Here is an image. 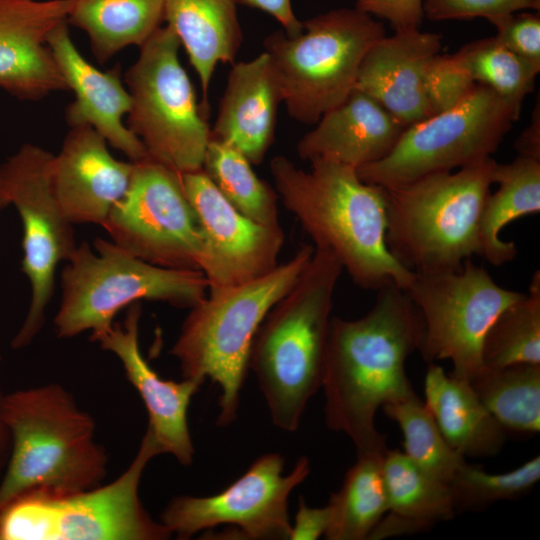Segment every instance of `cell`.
<instances>
[{
    "label": "cell",
    "instance_id": "obj_44",
    "mask_svg": "<svg viewBox=\"0 0 540 540\" xmlns=\"http://www.w3.org/2000/svg\"><path fill=\"white\" fill-rule=\"evenodd\" d=\"M6 207L7 205L0 199V212Z\"/></svg>",
    "mask_w": 540,
    "mask_h": 540
},
{
    "label": "cell",
    "instance_id": "obj_17",
    "mask_svg": "<svg viewBox=\"0 0 540 540\" xmlns=\"http://www.w3.org/2000/svg\"><path fill=\"white\" fill-rule=\"evenodd\" d=\"M141 303L128 307L125 319L108 330L91 335V340L113 353L121 362L127 380L140 395L148 413L147 430L161 453L174 456L184 466L193 462L187 411L193 395L202 385L193 379L165 380L143 357L139 346Z\"/></svg>",
    "mask_w": 540,
    "mask_h": 540
},
{
    "label": "cell",
    "instance_id": "obj_41",
    "mask_svg": "<svg viewBox=\"0 0 540 540\" xmlns=\"http://www.w3.org/2000/svg\"><path fill=\"white\" fill-rule=\"evenodd\" d=\"M236 2L271 15L289 36H296L304 29L303 22L294 14L291 0H236Z\"/></svg>",
    "mask_w": 540,
    "mask_h": 540
},
{
    "label": "cell",
    "instance_id": "obj_30",
    "mask_svg": "<svg viewBox=\"0 0 540 540\" xmlns=\"http://www.w3.org/2000/svg\"><path fill=\"white\" fill-rule=\"evenodd\" d=\"M469 384L506 432L540 431V364L482 367Z\"/></svg>",
    "mask_w": 540,
    "mask_h": 540
},
{
    "label": "cell",
    "instance_id": "obj_10",
    "mask_svg": "<svg viewBox=\"0 0 540 540\" xmlns=\"http://www.w3.org/2000/svg\"><path fill=\"white\" fill-rule=\"evenodd\" d=\"M180 41L168 25L141 47L124 82L131 97L126 125L148 157L179 174L202 169L211 129L179 60Z\"/></svg>",
    "mask_w": 540,
    "mask_h": 540
},
{
    "label": "cell",
    "instance_id": "obj_5",
    "mask_svg": "<svg viewBox=\"0 0 540 540\" xmlns=\"http://www.w3.org/2000/svg\"><path fill=\"white\" fill-rule=\"evenodd\" d=\"M313 252V246L304 244L266 275L208 290L189 309L170 354L179 362L183 378L201 384L210 379L219 386V426H227L237 417L251 346L261 323L296 283Z\"/></svg>",
    "mask_w": 540,
    "mask_h": 540
},
{
    "label": "cell",
    "instance_id": "obj_45",
    "mask_svg": "<svg viewBox=\"0 0 540 540\" xmlns=\"http://www.w3.org/2000/svg\"><path fill=\"white\" fill-rule=\"evenodd\" d=\"M2 474H3V471L0 470V480H1Z\"/></svg>",
    "mask_w": 540,
    "mask_h": 540
},
{
    "label": "cell",
    "instance_id": "obj_3",
    "mask_svg": "<svg viewBox=\"0 0 540 540\" xmlns=\"http://www.w3.org/2000/svg\"><path fill=\"white\" fill-rule=\"evenodd\" d=\"M343 272L328 250L315 248L293 287L270 309L251 346L256 376L272 423L298 429L321 388L333 297Z\"/></svg>",
    "mask_w": 540,
    "mask_h": 540
},
{
    "label": "cell",
    "instance_id": "obj_22",
    "mask_svg": "<svg viewBox=\"0 0 540 540\" xmlns=\"http://www.w3.org/2000/svg\"><path fill=\"white\" fill-rule=\"evenodd\" d=\"M405 129L381 104L354 88L299 140L297 153L309 162L329 160L357 169L384 158Z\"/></svg>",
    "mask_w": 540,
    "mask_h": 540
},
{
    "label": "cell",
    "instance_id": "obj_31",
    "mask_svg": "<svg viewBox=\"0 0 540 540\" xmlns=\"http://www.w3.org/2000/svg\"><path fill=\"white\" fill-rule=\"evenodd\" d=\"M202 169L240 213L265 226L281 227L276 190L257 176L252 164L237 149L210 138Z\"/></svg>",
    "mask_w": 540,
    "mask_h": 540
},
{
    "label": "cell",
    "instance_id": "obj_6",
    "mask_svg": "<svg viewBox=\"0 0 540 540\" xmlns=\"http://www.w3.org/2000/svg\"><path fill=\"white\" fill-rule=\"evenodd\" d=\"M495 164L490 158L456 172L383 187L392 255L414 272L458 270L480 256L479 221Z\"/></svg>",
    "mask_w": 540,
    "mask_h": 540
},
{
    "label": "cell",
    "instance_id": "obj_39",
    "mask_svg": "<svg viewBox=\"0 0 540 540\" xmlns=\"http://www.w3.org/2000/svg\"><path fill=\"white\" fill-rule=\"evenodd\" d=\"M424 0H355V8L389 22L394 31L420 29Z\"/></svg>",
    "mask_w": 540,
    "mask_h": 540
},
{
    "label": "cell",
    "instance_id": "obj_19",
    "mask_svg": "<svg viewBox=\"0 0 540 540\" xmlns=\"http://www.w3.org/2000/svg\"><path fill=\"white\" fill-rule=\"evenodd\" d=\"M134 162L116 159L106 140L89 126L70 127L50 180L56 200L74 224L103 225L131 182Z\"/></svg>",
    "mask_w": 540,
    "mask_h": 540
},
{
    "label": "cell",
    "instance_id": "obj_18",
    "mask_svg": "<svg viewBox=\"0 0 540 540\" xmlns=\"http://www.w3.org/2000/svg\"><path fill=\"white\" fill-rule=\"evenodd\" d=\"M72 0H0V89L22 101L67 91L47 37Z\"/></svg>",
    "mask_w": 540,
    "mask_h": 540
},
{
    "label": "cell",
    "instance_id": "obj_13",
    "mask_svg": "<svg viewBox=\"0 0 540 540\" xmlns=\"http://www.w3.org/2000/svg\"><path fill=\"white\" fill-rule=\"evenodd\" d=\"M53 154L31 143L23 144L0 164V199L17 210L23 228L22 272L31 286L26 317L11 347L28 346L41 330L55 287L60 262L76 250L73 224L62 212L50 180Z\"/></svg>",
    "mask_w": 540,
    "mask_h": 540
},
{
    "label": "cell",
    "instance_id": "obj_35",
    "mask_svg": "<svg viewBox=\"0 0 540 540\" xmlns=\"http://www.w3.org/2000/svg\"><path fill=\"white\" fill-rule=\"evenodd\" d=\"M540 479V456L504 473H490L466 462L449 483L456 513L476 511L527 494Z\"/></svg>",
    "mask_w": 540,
    "mask_h": 540
},
{
    "label": "cell",
    "instance_id": "obj_2",
    "mask_svg": "<svg viewBox=\"0 0 540 540\" xmlns=\"http://www.w3.org/2000/svg\"><path fill=\"white\" fill-rule=\"evenodd\" d=\"M310 163V170H303L285 156L271 160L284 207L314 247L330 251L356 285L379 290L395 284L404 290L414 271L388 249L384 188L361 180L355 167L329 160Z\"/></svg>",
    "mask_w": 540,
    "mask_h": 540
},
{
    "label": "cell",
    "instance_id": "obj_11",
    "mask_svg": "<svg viewBox=\"0 0 540 540\" xmlns=\"http://www.w3.org/2000/svg\"><path fill=\"white\" fill-rule=\"evenodd\" d=\"M519 117L492 89L476 84L454 106L408 126L384 158L357 173L366 183L390 188L482 163Z\"/></svg>",
    "mask_w": 540,
    "mask_h": 540
},
{
    "label": "cell",
    "instance_id": "obj_21",
    "mask_svg": "<svg viewBox=\"0 0 540 540\" xmlns=\"http://www.w3.org/2000/svg\"><path fill=\"white\" fill-rule=\"evenodd\" d=\"M441 48L442 36L438 33L407 29L385 35L364 56L355 88L376 100L407 128L432 116L426 72Z\"/></svg>",
    "mask_w": 540,
    "mask_h": 540
},
{
    "label": "cell",
    "instance_id": "obj_14",
    "mask_svg": "<svg viewBox=\"0 0 540 540\" xmlns=\"http://www.w3.org/2000/svg\"><path fill=\"white\" fill-rule=\"evenodd\" d=\"M102 227L113 243L143 261L200 270L204 240L181 175L150 157L134 162L128 190Z\"/></svg>",
    "mask_w": 540,
    "mask_h": 540
},
{
    "label": "cell",
    "instance_id": "obj_9",
    "mask_svg": "<svg viewBox=\"0 0 540 540\" xmlns=\"http://www.w3.org/2000/svg\"><path fill=\"white\" fill-rule=\"evenodd\" d=\"M303 27L296 36L273 32L263 46L289 115L313 125L355 88L364 56L386 30L381 21L356 8L322 13L304 21Z\"/></svg>",
    "mask_w": 540,
    "mask_h": 540
},
{
    "label": "cell",
    "instance_id": "obj_24",
    "mask_svg": "<svg viewBox=\"0 0 540 540\" xmlns=\"http://www.w3.org/2000/svg\"><path fill=\"white\" fill-rule=\"evenodd\" d=\"M236 0H164V20L199 77L201 110L209 115V86L219 63L233 62L242 43Z\"/></svg>",
    "mask_w": 540,
    "mask_h": 540
},
{
    "label": "cell",
    "instance_id": "obj_12",
    "mask_svg": "<svg viewBox=\"0 0 540 540\" xmlns=\"http://www.w3.org/2000/svg\"><path fill=\"white\" fill-rule=\"evenodd\" d=\"M422 322L423 360H449L451 375L470 381L483 367L484 337L497 316L523 293L498 285L466 260L458 270L414 272L404 289Z\"/></svg>",
    "mask_w": 540,
    "mask_h": 540
},
{
    "label": "cell",
    "instance_id": "obj_15",
    "mask_svg": "<svg viewBox=\"0 0 540 540\" xmlns=\"http://www.w3.org/2000/svg\"><path fill=\"white\" fill-rule=\"evenodd\" d=\"M279 453L258 457L232 484L205 497H174L161 514V522L178 539L200 531L229 525L220 539L290 540L288 499L310 473V462L302 456L293 470L283 474Z\"/></svg>",
    "mask_w": 540,
    "mask_h": 540
},
{
    "label": "cell",
    "instance_id": "obj_42",
    "mask_svg": "<svg viewBox=\"0 0 540 540\" xmlns=\"http://www.w3.org/2000/svg\"><path fill=\"white\" fill-rule=\"evenodd\" d=\"M518 155L540 159V109L539 101L533 111L530 125L522 132L515 142Z\"/></svg>",
    "mask_w": 540,
    "mask_h": 540
},
{
    "label": "cell",
    "instance_id": "obj_1",
    "mask_svg": "<svg viewBox=\"0 0 540 540\" xmlns=\"http://www.w3.org/2000/svg\"><path fill=\"white\" fill-rule=\"evenodd\" d=\"M378 291L364 316L332 317L325 352V422L347 435L357 455L386 452L376 413L414 392L405 362L422 336L420 315L405 291L395 284Z\"/></svg>",
    "mask_w": 540,
    "mask_h": 540
},
{
    "label": "cell",
    "instance_id": "obj_34",
    "mask_svg": "<svg viewBox=\"0 0 540 540\" xmlns=\"http://www.w3.org/2000/svg\"><path fill=\"white\" fill-rule=\"evenodd\" d=\"M453 56L473 83L489 87L521 113L540 68L510 51L495 36L470 42Z\"/></svg>",
    "mask_w": 540,
    "mask_h": 540
},
{
    "label": "cell",
    "instance_id": "obj_16",
    "mask_svg": "<svg viewBox=\"0 0 540 540\" xmlns=\"http://www.w3.org/2000/svg\"><path fill=\"white\" fill-rule=\"evenodd\" d=\"M180 175L203 235L200 271L208 290L258 279L278 266L284 244L282 227L265 226L240 213L203 169Z\"/></svg>",
    "mask_w": 540,
    "mask_h": 540
},
{
    "label": "cell",
    "instance_id": "obj_43",
    "mask_svg": "<svg viewBox=\"0 0 540 540\" xmlns=\"http://www.w3.org/2000/svg\"><path fill=\"white\" fill-rule=\"evenodd\" d=\"M1 363V356H0ZM4 397L0 384V470L4 471L11 452V436L4 415Z\"/></svg>",
    "mask_w": 540,
    "mask_h": 540
},
{
    "label": "cell",
    "instance_id": "obj_20",
    "mask_svg": "<svg viewBox=\"0 0 540 540\" xmlns=\"http://www.w3.org/2000/svg\"><path fill=\"white\" fill-rule=\"evenodd\" d=\"M47 44L74 94L65 110L68 126L93 128L130 161L148 157L142 142L123 121L130 111L131 97L123 85L120 65L102 71L91 64L75 46L67 19L53 28Z\"/></svg>",
    "mask_w": 540,
    "mask_h": 540
},
{
    "label": "cell",
    "instance_id": "obj_23",
    "mask_svg": "<svg viewBox=\"0 0 540 540\" xmlns=\"http://www.w3.org/2000/svg\"><path fill=\"white\" fill-rule=\"evenodd\" d=\"M282 102L280 83L265 51L249 61L234 64L211 138L231 145L252 165L261 164L274 141Z\"/></svg>",
    "mask_w": 540,
    "mask_h": 540
},
{
    "label": "cell",
    "instance_id": "obj_4",
    "mask_svg": "<svg viewBox=\"0 0 540 540\" xmlns=\"http://www.w3.org/2000/svg\"><path fill=\"white\" fill-rule=\"evenodd\" d=\"M11 452L0 480V508L27 493L65 494L101 485L108 456L95 422L59 384L4 397Z\"/></svg>",
    "mask_w": 540,
    "mask_h": 540
},
{
    "label": "cell",
    "instance_id": "obj_8",
    "mask_svg": "<svg viewBox=\"0 0 540 540\" xmlns=\"http://www.w3.org/2000/svg\"><path fill=\"white\" fill-rule=\"evenodd\" d=\"M161 450L149 430L128 468L106 485L65 494L27 493L0 508V540H165L144 509L139 486Z\"/></svg>",
    "mask_w": 540,
    "mask_h": 540
},
{
    "label": "cell",
    "instance_id": "obj_40",
    "mask_svg": "<svg viewBox=\"0 0 540 540\" xmlns=\"http://www.w3.org/2000/svg\"><path fill=\"white\" fill-rule=\"evenodd\" d=\"M330 522L329 509L309 507L300 497L294 524L291 525L290 540H316L325 536Z\"/></svg>",
    "mask_w": 540,
    "mask_h": 540
},
{
    "label": "cell",
    "instance_id": "obj_26",
    "mask_svg": "<svg viewBox=\"0 0 540 540\" xmlns=\"http://www.w3.org/2000/svg\"><path fill=\"white\" fill-rule=\"evenodd\" d=\"M382 470L388 511L368 540L424 532L456 515L449 485L425 472L403 451L387 449Z\"/></svg>",
    "mask_w": 540,
    "mask_h": 540
},
{
    "label": "cell",
    "instance_id": "obj_28",
    "mask_svg": "<svg viewBox=\"0 0 540 540\" xmlns=\"http://www.w3.org/2000/svg\"><path fill=\"white\" fill-rule=\"evenodd\" d=\"M163 21L164 0H72L67 16L87 34L101 64L128 46L140 48Z\"/></svg>",
    "mask_w": 540,
    "mask_h": 540
},
{
    "label": "cell",
    "instance_id": "obj_36",
    "mask_svg": "<svg viewBox=\"0 0 540 540\" xmlns=\"http://www.w3.org/2000/svg\"><path fill=\"white\" fill-rule=\"evenodd\" d=\"M540 10V0H424V17L431 21L484 18L489 22L514 12Z\"/></svg>",
    "mask_w": 540,
    "mask_h": 540
},
{
    "label": "cell",
    "instance_id": "obj_7",
    "mask_svg": "<svg viewBox=\"0 0 540 540\" xmlns=\"http://www.w3.org/2000/svg\"><path fill=\"white\" fill-rule=\"evenodd\" d=\"M200 270L170 269L143 261L111 240L78 244L61 273V299L54 318L60 338L112 327L125 307L142 300L177 308L199 303L208 293Z\"/></svg>",
    "mask_w": 540,
    "mask_h": 540
},
{
    "label": "cell",
    "instance_id": "obj_37",
    "mask_svg": "<svg viewBox=\"0 0 540 540\" xmlns=\"http://www.w3.org/2000/svg\"><path fill=\"white\" fill-rule=\"evenodd\" d=\"M425 82L432 115L454 106L476 86L453 54H437L428 65Z\"/></svg>",
    "mask_w": 540,
    "mask_h": 540
},
{
    "label": "cell",
    "instance_id": "obj_38",
    "mask_svg": "<svg viewBox=\"0 0 540 540\" xmlns=\"http://www.w3.org/2000/svg\"><path fill=\"white\" fill-rule=\"evenodd\" d=\"M524 10L498 17L490 23L496 39L510 51L540 68V14Z\"/></svg>",
    "mask_w": 540,
    "mask_h": 540
},
{
    "label": "cell",
    "instance_id": "obj_33",
    "mask_svg": "<svg viewBox=\"0 0 540 540\" xmlns=\"http://www.w3.org/2000/svg\"><path fill=\"white\" fill-rule=\"evenodd\" d=\"M382 409L401 429L406 456L425 472L449 485L467 462L466 458L449 445L418 395L412 392L385 404Z\"/></svg>",
    "mask_w": 540,
    "mask_h": 540
},
{
    "label": "cell",
    "instance_id": "obj_27",
    "mask_svg": "<svg viewBox=\"0 0 540 540\" xmlns=\"http://www.w3.org/2000/svg\"><path fill=\"white\" fill-rule=\"evenodd\" d=\"M492 181L498 185L487 195L479 221L480 256L500 266L517 254L514 242L500 239L510 222L540 211V159L518 155L509 163L496 162Z\"/></svg>",
    "mask_w": 540,
    "mask_h": 540
},
{
    "label": "cell",
    "instance_id": "obj_29",
    "mask_svg": "<svg viewBox=\"0 0 540 540\" xmlns=\"http://www.w3.org/2000/svg\"><path fill=\"white\" fill-rule=\"evenodd\" d=\"M385 454V453H384ZM384 454H360L346 472L327 507L330 522L328 540H368L388 511L382 461Z\"/></svg>",
    "mask_w": 540,
    "mask_h": 540
},
{
    "label": "cell",
    "instance_id": "obj_25",
    "mask_svg": "<svg viewBox=\"0 0 540 540\" xmlns=\"http://www.w3.org/2000/svg\"><path fill=\"white\" fill-rule=\"evenodd\" d=\"M423 401L449 445L464 458L496 456L507 432L485 408L468 381L429 363Z\"/></svg>",
    "mask_w": 540,
    "mask_h": 540
},
{
    "label": "cell",
    "instance_id": "obj_32",
    "mask_svg": "<svg viewBox=\"0 0 540 540\" xmlns=\"http://www.w3.org/2000/svg\"><path fill=\"white\" fill-rule=\"evenodd\" d=\"M483 367L540 364V273L529 291L507 306L488 329L481 350Z\"/></svg>",
    "mask_w": 540,
    "mask_h": 540
}]
</instances>
